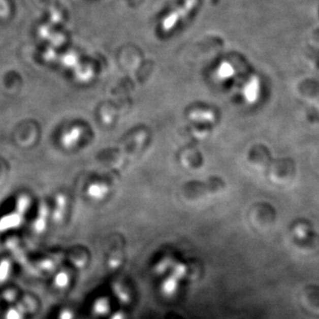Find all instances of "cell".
<instances>
[{
	"instance_id": "6da1fadb",
	"label": "cell",
	"mask_w": 319,
	"mask_h": 319,
	"mask_svg": "<svg viewBox=\"0 0 319 319\" xmlns=\"http://www.w3.org/2000/svg\"><path fill=\"white\" fill-rule=\"evenodd\" d=\"M197 0H186L183 6L172 11L169 15L164 18L162 22V28L164 31L172 30L182 18L187 15L190 11L195 8Z\"/></svg>"
},
{
	"instance_id": "7a4b0ae2",
	"label": "cell",
	"mask_w": 319,
	"mask_h": 319,
	"mask_svg": "<svg viewBox=\"0 0 319 319\" xmlns=\"http://www.w3.org/2000/svg\"><path fill=\"white\" fill-rule=\"evenodd\" d=\"M233 71H234L233 67L230 63L222 62L219 66L217 74H218L219 77H221L222 79H227L231 76H233Z\"/></svg>"
},
{
	"instance_id": "3957f363",
	"label": "cell",
	"mask_w": 319,
	"mask_h": 319,
	"mask_svg": "<svg viewBox=\"0 0 319 319\" xmlns=\"http://www.w3.org/2000/svg\"><path fill=\"white\" fill-rule=\"evenodd\" d=\"M312 104L316 107V108L317 109V111H318L319 113V101H316L315 103H312Z\"/></svg>"
}]
</instances>
